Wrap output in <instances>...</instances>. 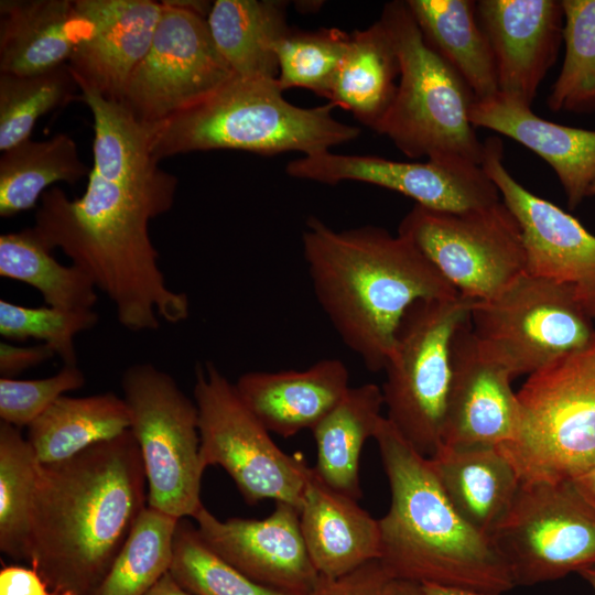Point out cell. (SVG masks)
<instances>
[{
  "instance_id": "obj_43",
  "label": "cell",
  "mask_w": 595,
  "mask_h": 595,
  "mask_svg": "<svg viewBox=\"0 0 595 595\" xmlns=\"http://www.w3.org/2000/svg\"><path fill=\"white\" fill-rule=\"evenodd\" d=\"M0 595H54L32 566L6 565L0 570Z\"/></svg>"
},
{
  "instance_id": "obj_46",
  "label": "cell",
  "mask_w": 595,
  "mask_h": 595,
  "mask_svg": "<svg viewBox=\"0 0 595 595\" xmlns=\"http://www.w3.org/2000/svg\"><path fill=\"white\" fill-rule=\"evenodd\" d=\"M422 587L425 595H499V594L455 588V587H450V586H442V585H436V584H422Z\"/></svg>"
},
{
  "instance_id": "obj_37",
  "label": "cell",
  "mask_w": 595,
  "mask_h": 595,
  "mask_svg": "<svg viewBox=\"0 0 595 595\" xmlns=\"http://www.w3.org/2000/svg\"><path fill=\"white\" fill-rule=\"evenodd\" d=\"M170 574L193 595H299L262 585L241 573L204 542L188 518L178 520Z\"/></svg>"
},
{
  "instance_id": "obj_20",
  "label": "cell",
  "mask_w": 595,
  "mask_h": 595,
  "mask_svg": "<svg viewBox=\"0 0 595 595\" xmlns=\"http://www.w3.org/2000/svg\"><path fill=\"white\" fill-rule=\"evenodd\" d=\"M93 24L90 36L67 66L79 88L120 102L132 73L147 55L163 4L152 0H77Z\"/></svg>"
},
{
  "instance_id": "obj_48",
  "label": "cell",
  "mask_w": 595,
  "mask_h": 595,
  "mask_svg": "<svg viewBox=\"0 0 595 595\" xmlns=\"http://www.w3.org/2000/svg\"><path fill=\"white\" fill-rule=\"evenodd\" d=\"M577 574L592 587L595 594V564L581 570Z\"/></svg>"
},
{
  "instance_id": "obj_29",
  "label": "cell",
  "mask_w": 595,
  "mask_h": 595,
  "mask_svg": "<svg viewBox=\"0 0 595 595\" xmlns=\"http://www.w3.org/2000/svg\"><path fill=\"white\" fill-rule=\"evenodd\" d=\"M383 396L375 383L350 387L338 404L312 430L316 444L317 476L333 489L356 500L363 496L360 454L374 437L380 420Z\"/></svg>"
},
{
  "instance_id": "obj_6",
  "label": "cell",
  "mask_w": 595,
  "mask_h": 595,
  "mask_svg": "<svg viewBox=\"0 0 595 595\" xmlns=\"http://www.w3.org/2000/svg\"><path fill=\"white\" fill-rule=\"evenodd\" d=\"M379 20L396 48L400 76L376 132L409 159L461 158L480 165L484 142L469 119L475 101L469 87L425 42L405 1L386 3Z\"/></svg>"
},
{
  "instance_id": "obj_9",
  "label": "cell",
  "mask_w": 595,
  "mask_h": 595,
  "mask_svg": "<svg viewBox=\"0 0 595 595\" xmlns=\"http://www.w3.org/2000/svg\"><path fill=\"white\" fill-rule=\"evenodd\" d=\"M121 388L143 463L148 506L178 519L194 518L203 506L205 470L195 401L150 363L127 367Z\"/></svg>"
},
{
  "instance_id": "obj_4",
  "label": "cell",
  "mask_w": 595,
  "mask_h": 595,
  "mask_svg": "<svg viewBox=\"0 0 595 595\" xmlns=\"http://www.w3.org/2000/svg\"><path fill=\"white\" fill-rule=\"evenodd\" d=\"M374 439L391 502L379 520V561L391 578L501 594L516 587L489 538L472 528L445 495L429 457L385 416Z\"/></svg>"
},
{
  "instance_id": "obj_40",
  "label": "cell",
  "mask_w": 595,
  "mask_h": 595,
  "mask_svg": "<svg viewBox=\"0 0 595 595\" xmlns=\"http://www.w3.org/2000/svg\"><path fill=\"white\" fill-rule=\"evenodd\" d=\"M86 377L77 365H63L54 375L31 380L0 378V419L21 429L29 426L58 398L78 390Z\"/></svg>"
},
{
  "instance_id": "obj_24",
  "label": "cell",
  "mask_w": 595,
  "mask_h": 595,
  "mask_svg": "<svg viewBox=\"0 0 595 595\" xmlns=\"http://www.w3.org/2000/svg\"><path fill=\"white\" fill-rule=\"evenodd\" d=\"M91 32L77 0H1L0 73L31 75L67 65Z\"/></svg>"
},
{
  "instance_id": "obj_21",
  "label": "cell",
  "mask_w": 595,
  "mask_h": 595,
  "mask_svg": "<svg viewBox=\"0 0 595 595\" xmlns=\"http://www.w3.org/2000/svg\"><path fill=\"white\" fill-rule=\"evenodd\" d=\"M469 119L475 128L511 138L541 156L555 172L571 209L588 196L595 182V130L549 121L499 93L475 100Z\"/></svg>"
},
{
  "instance_id": "obj_7",
  "label": "cell",
  "mask_w": 595,
  "mask_h": 595,
  "mask_svg": "<svg viewBox=\"0 0 595 595\" xmlns=\"http://www.w3.org/2000/svg\"><path fill=\"white\" fill-rule=\"evenodd\" d=\"M519 424L499 446L521 483L575 479L595 463V342L529 375Z\"/></svg>"
},
{
  "instance_id": "obj_35",
  "label": "cell",
  "mask_w": 595,
  "mask_h": 595,
  "mask_svg": "<svg viewBox=\"0 0 595 595\" xmlns=\"http://www.w3.org/2000/svg\"><path fill=\"white\" fill-rule=\"evenodd\" d=\"M564 61L547 105L553 112H595V0H562Z\"/></svg>"
},
{
  "instance_id": "obj_32",
  "label": "cell",
  "mask_w": 595,
  "mask_h": 595,
  "mask_svg": "<svg viewBox=\"0 0 595 595\" xmlns=\"http://www.w3.org/2000/svg\"><path fill=\"white\" fill-rule=\"evenodd\" d=\"M0 275L37 290L48 306L93 310L97 286L79 267L60 263L32 227L0 236Z\"/></svg>"
},
{
  "instance_id": "obj_45",
  "label": "cell",
  "mask_w": 595,
  "mask_h": 595,
  "mask_svg": "<svg viewBox=\"0 0 595 595\" xmlns=\"http://www.w3.org/2000/svg\"><path fill=\"white\" fill-rule=\"evenodd\" d=\"M387 595H425L422 584L392 578L388 585Z\"/></svg>"
},
{
  "instance_id": "obj_34",
  "label": "cell",
  "mask_w": 595,
  "mask_h": 595,
  "mask_svg": "<svg viewBox=\"0 0 595 595\" xmlns=\"http://www.w3.org/2000/svg\"><path fill=\"white\" fill-rule=\"evenodd\" d=\"M39 462L19 428L0 422V550L28 560Z\"/></svg>"
},
{
  "instance_id": "obj_15",
  "label": "cell",
  "mask_w": 595,
  "mask_h": 595,
  "mask_svg": "<svg viewBox=\"0 0 595 595\" xmlns=\"http://www.w3.org/2000/svg\"><path fill=\"white\" fill-rule=\"evenodd\" d=\"M285 172L295 178L329 185L344 181L377 185L410 197L416 205L442 212H465L501 201L482 165L461 158L403 162L326 151L290 161Z\"/></svg>"
},
{
  "instance_id": "obj_25",
  "label": "cell",
  "mask_w": 595,
  "mask_h": 595,
  "mask_svg": "<svg viewBox=\"0 0 595 595\" xmlns=\"http://www.w3.org/2000/svg\"><path fill=\"white\" fill-rule=\"evenodd\" d=\"M451 504L477 532L489 538L510 510L521 480L496 446L441 445L429 457Z\"/></svg>"
},
{
  "instance_id": "obj_13",
  "label": "cell",
  "mask_w": 595,
  "mask_h": 595,
  "mask_svg": "<svg viewBox=\"0 0 595 595\" xmlns=\"http://www.w3.org/2000/svg\"><path fill=\"white\" fill-rule=\"evenodd\" d=\"M398 234L409 239L464 298L490 300L527 272L521 227L502 201L465 210L414 205Z\"/></svg>"
},
{
  "instance_id": "obj_17",
  "label": "cell",
  "mask_w": 595,
  "mask_h": 595,
  "mask_svg": "<svg viewBox=\"0 0 595 595\" xmlns=\"http://www.w3.org/2000/svg\"><path fill=\"white\" fill-rule=\"evenodd\" d=\"M193 519L217 555L262 585L306 595L320 577L303 540L300 511L290 504L275 502L263 519L225 521L203 505Z\"/></svg>"
},
{
  "instance_id": "obj_14",
  "label": "cell",
  "mask_w": 595,
  "mask_h": 595,
  "mask_svg": "<svg viewBox=\"0 0 595 595\" xmlns=\"http://www.w3.org/2000/svg\"><path fill=\"white\" fill-rule=\"evenodd\" d=\"M150 48L120 102L142 125H160L235 77L207 24L209 1L163 0Z\"/></svg>"
},
{
  "instance_id": "obj_41",
  "label": "cell",
  "mask_w": 595,
  "mask_h": 595,
  "mask_svg": "<svg viewBox=\"0 0 595 595\" xmlns=\"http://www.w3.org/2000/svg\"><path fill=\"white\" fill-rule=\"evenodd\" d=\"M392 578L379 560L338 577H318L306 595H387Z\"/></svg>"
},
{
  "instance_id": "obj_8",
  "label": "cell",
  "mask_w": 595,
  "mask_h": 595,
  "mask_svg": "<svg viewBox=\"0 0 595 595\" xmlns=\"http://www.w3.org/2000/svg\"><path fill=\"white\" fill-rule=\"evenodd\" d=\"M474 301L462 295L420 300L405 312L385 367L387 419L423 456L442 445L452 349Z\"/></svg>"
},
{
  "instance_id": "obj_36",
  "label": "cell",
  "mask_w": 595,
  "mask_h": 595,
  "mask_svg": "<svg viewBox=\"0 0 595 595\" xmlns=\"http://www.w3.org/2000/svg\"><path fill=\"white\" fill-rule=\"evenodd\" d=\"M79 88L67 65L31 74L0 73V150L31 139L43 115L77 99Z\"/></svg>"
},
{
  "instance_id": "obj_31",
  "label": "cell",
  "mask_w": 595,
  "mask_h": 595,
  "mask_svg": "<svg viewBox=\"0 0 595 595\" xmlns=\"http://www.w3.org/2000/svg\"><path fill=\"white\" fill-rule=\"evenodd\" d=\"M89 172L75 140L66 133L23 141L0 158V216L9 218L32 209L52 184L73 185Z\"/></svg>"
},
{
  "instance_id": "obj_38",
  "label": "cell",
  "mask_w": 595,
  "mask_h": 595,
  "mask_svg": "<svg viewBox=\"0 0 595 595\" xmlns=\"http://www.w3.org/2000/svg\"><path fill=\"white\" fill-rule=\"evenodd\" d=\"M349 42L350 33L336 28L313 31L289 28L274 46L280 89L306 88L323 97Z\"/></svg>"
},
{
  "instance_id": "obj_1",
  "label": "cell",
  "mask_w": 595,
  "mask_h": 595,
  "mask_svg": "<svg viewBox=\"0 0 595 595\" xmlns=\"http://www.w3.org/2000/svg\"><path fill=\"white\" fill-rule=\"evenodd\" d=\"M93 117V167L80 197L60 187L41 197L32 226L52 251L84 270L131 332L156 331L161 320L190 316L186 293L172 290L159 266L150 221L172 209L177 178L151 150L149 127L121 104L82 89Z\"/></svg>"
},
{
  "instance_id": "obj_26",
  "label": "cell",
  "mask_w": 595,
  "mask_h": 595,
  "mask_svg": "<svg viewBox=\"0 0 595 595\" xmlns=\"http://www.w3.org/2000/svg\"><path fill=\"white\" fill-rule=\"evenodd\" d=\"M399 76L396 48L378 20L350 33L348 50L323 97L376 131L394 99Z\"/></svg>"
},
{
  "instance_id": "obj_30",
  "label": "cell",
  "mask_w": 595,
  "mask_h": 595,
  "mask_svg": "<svg viewBox=\"0 0 595 595\" xmlns=\"http://www.w3.org/2000/svg\"><path fill=\"white\" fill-rule=\"evenodd\" d=\"M130 429L126 401L115 392L63 396L28 426V441L40 464L68 459Z\"/></svg>"
},
{
  "instance_id": "obj_39",
  "label": "cell",
  "mask_w": 595,
  "mask_h": 595,
  "mask_svg": "<svg viewBox=\"0 0 595 595\" xmlns=\"http://www.w3.org/2000/svg\"><path fill=\"white\" fill-rule=\"evenodd\" d=\"M98 321L94 309L29 307L0 300V335L7 340H40L53 349L63 365H77L75 337L93 328Z\"/></svg>"
},
{
  "instance_id": "obj_49",
  "label": "cell",
  "mask_w": 595,
  "mask_h": 595,
  "mask_svg": "<svg viewBox=\"0 0 595 595\" xmlns=\"http://www.w3.org/2000/svg\"><path fill=\"white\" fill-rule=\"evenodd\" d=\"M588 196H595V182L591 185L588 190Z\"/></svg>"
},
{
  "instance_id": "obj_33",
  "label": "cell",
  "mask_w": 595,
  "mask_h": 595,
  "mask_svg": "<svg viewBox=\"0 0 595 595\" xmlns=\"http://www.w3.org/2000/svg\"><path fill=\"white\" fill-rule=\"evenodd\" d=\"M178 520L147 506L93 595H145L170 572Z\"/></svg>"
},
{
  "instance_id": "obj_42",
  "label": "cell",
  "mask_w": 595,
  "mask_h": 595,
  "mask_svg": "<svg viewBox=\"0 0 595 595\" xmlns=\"http://www.w3.org/2000/svg\"><path fill=\"white\" fill-rule=\"evenodd\" d=\"M55 356L53 349L43 343L32 346H15L7 340L0 343V375L14 376L43 364Z\"/></svg>"
},
{
  "instance_id": "obj_28",
  "label": "cell",
  "mask_w": 595,
  "mask_h": 595,
  "mask_svg": "<svg viewBox=\"0 0 595 595\" xmlns=\"http://www.w3.org/2000/svg\"><path fill=\"white\" fill-rule=\"evenodd\" d=\"M207 24L218 52L236 77L277 79L274 46L289 30L284 2L216 0Z\"/></svg>"
},
{
  "instance_id": "obj_5",
  "label": "cell",
  "mask_w": 595,
  "mask_h": 595,
  "mask_svg": "<svg viewBox=\"0 0 595 595\" xmlns=\"http://www.w3.org/2000/svg\"><path fill=\"white\" fill-rule=\"evenodd\" d=\"M282 93L277 79L235 76L202 101L149 127L151 150L160 161L210 150L307 156L359 137L358 127L333 116L332 104L303 108Z\"/></svg>"
},
{
  "instance_id": "obj_19",
  "label": "cell",
  "mask_w": 595,
  "mask_h": 595,
  "mask_svg": "<svg viewBox=\"0 0 595 595\" xmlns=\"http://www.w3.org/2000/svg\"><path fill=\"white\" fill-rule=\"evenodd\" d=\"M477 14L491 48L498 93L531 107L563 41L561 1L480 0Z\"/></svg>"
},
{
  "instance_id": "obj_2",
  "label": "cell",
  "mask_w": 595,
  "mask_h": 595,
  "mask_svg": "<svg viewBox=\"0 0 595 595\" xmlns=\"http://www.w3.org/2000/svg\"><path fill=\"white\" fill-rule=\"evenodd\" d=\"M130 430L79 454L40 464L28 562L54 595H93L148 506Z\"/></svg>"
},
{
  "instance_id": "obj_18",
  "label": "cell",
  "mask_w": 595,
  "mask_h": 595,
  "mask_svg": "<svg viewBox=\"0 0 595 595\" xmlns=\"http://www.w3.org/2000/svg\"><path fill=\"white\" fill-rule=\"evenodd\" d=\"M452 366L442 445L499 447L512 441L520 416L513 377L478 343L469 320L454 338Z\"/></svg>"
},
{
  "instance_id": "obj_23",
  "label": "cell",
  "mask_w": 595,
  "mask_h": 595,
  "mask_svg": "<svg viewBox=\"0 0 595 595\" xmlns=\"http://www.w3.org/2000/svg\"><path fill=\"white\" fill-rule=\"evenodd\" d=\"M299 511L306 550L321 576L338 577L380 559L379 520L325 484L313 467Z\"/></svg>"
},
{
  "instance_id": "obj_22",
  "label": "cell",
  "mask_w": 595,
  "mask_h": 595,
  "mask_svg": "<svg viewBox=\"0 0 595 595\" xmlns=\"http://www.w3.org/2000/svg\"><path fill=\"white\" fill-rule=\"evenodd\" d=\"M238 394L270 433L283 437L313 430L349 390V372L337 358L304 370L249 371L235 383Z\"/></svg>"
},
{
  "instance_id": "obj_12",
  "label": "cell",
  "mask_w": 595,
  "mask_h": 595,
  "mask_svg": "<svg viewBox=\"0 0 595 595\" xmlns=\"http://www.w3.org/2000/svg\"><path fill=\"white\" fill-rule=\"evenodd\" d=\"M489 539L516 586L556 581L595 564V502L574 479L521 483Z\"/></svg>"
},
{
  "instance_id": "obj_44",
  "label": "cell",
  "mask_w": 595,
  "mask_h": 595,
  "mask_svg": "<svg viewBox=\"0 0 595 595\" xmlns=\"http://www.w3.org/2000/svg\"><path fill=\"white\" fill-rule=\"evenodd\" d=\"M145 595H193L184 589L169 573L162 576L159 582Z\"/></svg>"
},
{
  "instance_id": "obj_47",
  "label": "cell",
  "mask_w": 595,
  "mask_h": 595,
  "mask_svg": "<svg viewBox=\"0 0 595 595\" xmlns=\"http://www.w3.org/2000/svg\"><path fill=\"white\" fill-rule=\"evenodd\" d=\"M574 480L595 502V463Z\"/></svg>"
},
{
  "instance_id": "obj_3",
  "label": "cell",
  "mask_w": 595,
  "mask_h": 595,
  "mask_svg": "<svg viewBox=\"0 0 595 595\" xmlns=\"http://www.w3.org/2000/svg\"><path fill=\"white\" fill-rule=\"evenodd\" d=\"M302 248L320 306L371 371L385 369L413 303L458 295L409 239L381 227L335 230L311 216Z\"/></svg>"
},
{
  "instance_id": "obj_16",
  "label": "cell",
  "mask_w": 595,
  "mask_h": 595,
  "mask_svg": "<svg viewBox=\"0 0 595 595\" xmlns=\"http://www.w3.org/2000/svg\"><path fill=\"white\" fill-rule=\"evenodd\" d=\"M480 165L521 227L527 272L569 286L587 315L595 318V236L510 174L500 138L484 141Z\"/></svg>"
},
{
  "instance_id": "obj_10",
  "label": "cell",
  "mask_w": 595,
  "mask_h": 595,
  "mask_svg": "<svg viewBox=\"0 0 595 595\" xmlns=\"http://www.w3.org/2000/svg\"><path fill=\"white\" fill-rule=\"evenodd\" d=\"M194 378L204 468H224L249 505L272 499L300 510L312 467L273 442L213 361L197 363Z\"/></svg>"
},
{
  "instance_id": "obj_11",
  "label": "cell",
  "mask_w": 595,
  "mask_h": 595,
  "mask_svg": "<svg viewBox=\"0 0 595 595\" xmlns=\"http://www.w3.org/2000/svg\"><path fill=\"white\" fill-rule=\"evenodd\" d=\"M592 320L569 286L528 272L495 298L474 301L469 315L478 343L513 378L588 347Z\"/></svg>"
},
{
  "instance_id": "obj_27",
  "label": "cell",
  "mask_w": 595,
  "mask_h": 595,
  "mask_svg": "<svg viewBox=\"0 0 595 595\" xmlns=\"http://www.w3.org/2000/svg\"><path fill=\"white\" fill-rule=\"evenodd\" d=\"M425 42L482 100L498 94L495 62L472 0H405Z\"/></svg>"
}]
</instances>
